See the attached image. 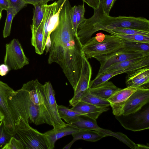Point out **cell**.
<instances>
[{
	"label": "cell",
	"mask_w": 149,
	"mask_h": 149,
	"mask_svg": "<svg viewBox=\"0 0 149 149\" xmlns=\"http://www.w3.org/2000/svg\"><path fill=\"white\" fill-rule=\"evenodd\" d=\"M9 1V0H8Z\"/></svg>",
	"instance_id": "f6af8a7d"
},
{
	"label": "cell",
	"mask_w": 149,
	"mask_h": 149,
	"mask_svg": "<svg viewBox=\"0 0 149 149\" xmlns=\"http://www.w3.org/2000/svg\"><path fill=\"white\" fill-rule=\"evenodd\" d=\"M76 6L74 5L71 7L70 9V15L73 31L74 33L77 35L78 25L76 16Z\"/></svg>",
	"instance_id": "d6a6232c"
},
{
	"label": "cell",
	"mask_w": 149,
	"mask_h": 149,
	"mask_svg": "<svg viewBox=\"0 0 149 149\" xmlns=\"http://www.w3.org/2000/svg\"><path fill=\"white\" fill-rule=\"evenodd\" d=\"M10 7L12 6L8 0H0V11H2L3 10H6Z\"/></svg>",
	"instance_id": "d590c367"
},
{
	"label": "cell",
	"mask_w": 149,
	"mask_h": 149,
	"mask_svg": "<svg viewBox=\"0 0 149 149\" xmlns=\"http://www.w3.org/2000/svg\"><path fill=\"white\" fill-rule=\"evenodd\" d=\"M127 74L125 80L127 87H149V66L132 71Z\"/></svg>",
	"instance_id": "9a60e30c"
},
{
	"label": "cell",
	"mask_w": 149,
	"mask_h": 149,
	"mask_svg": "<svg viewBox=\"0 0 149 149\" xmlns=\"http://www.w3.org/2000/svg\"><path fill=\"white\" fill-rule=\"evenodd\" d=\"M2 120V118L0 116V122Z\"/></svg>",
	"instance_id": "ee69618b"
},
{
	"label": "cell",
	"mask_w": 149,
	"mask_h": 149,
	"mask_svg": "<svg viewBox=\"0 0 149 149\" xmlns=\"http://www.w3.org/2000/svg\"><path fill=\"white\" fill-rule=\"evenodd\" d=\"M14 90L0 80V116L8 131L14 136L16 127L7 103L8 94Z\"/></svg>",
	"instance_id": "9c48e42d"
},
{
	"label": "cell",
	"mask_w": 149,
	"mask_h": 149,
	"mask_svg": "<svg viewBox=\"0 0 149 149\" xmlns=\"http://www.w3.org/2000/svg\"><path fill=\"white\" fill-rule=\"evenodd\" d=\"M13 136L7 130L3 122L1 121L0 122V149H2Z\"/></svg>",
	"instance_id": "f1b7e54d"
},
{
	"label": "cell",
	"mask_w": 149,
	"mask_h": 149,
	"mask_svg": "<svg viewBox=\"0 0 149 149\" xmlns=\"http://www.w3.org/2000/svg\"><path fill=\"white\" fill-rule=\"evenodd\" d=\"M146 56L136 57L114 64L109 67L105 72L130 67L138 63Z\"/></svg>",
	"instance_id": "83f0119b"
},
{
	"label": "cell",
	"mask_w": 149,
	"mask_h": 149,
	"mask_svg": "<svg viewBox=\"0 0 149 149\" xmlns=\"http://www.w3.org/2000/svg\"><path fill=\"white\" fill-rule=\"evenodd\" d=\"M42 1V3L43 4H47L48 2L50 1L53 0H40Z\"/></svg>",
	"instance_id": "b9f144b4"
},
{
	"label": "cell",
	"mask_w": 149,
	"mask_h": 149,
	"mask_svg": "<svg viewBox=\"0 0 149 149\" xmlns=\"http://www.w3.org/2000/svg\"><path fill=\"white\" fill-rule=\"evenodd\" d=\"M118 28L149 32V20L143 17L104 16L95 24L77 35L83 45L95 32L105 29H113Z\"/></svg>",
	"instance_id": "7a4b0ae2"
},
{
	"label": "cell",
	"mask_w": 149,
	"mask_h": 149,
	"mask_svg": "<svg viewBox=\"0 0 149 149\" xmlns=\"http://www.w3.org/2000/svg\"><path fill=\"white\" fill-rule=\"evenodd\" d=\"M73 140L75 141L79 140H83L91 141H97L106 136L102 133L91 130L80 129L77 132L72 135Z\"/></svg>",
	"instance_id": "ffe728a7"
},
{
	"label": "cell",
	"mask_w": 149,
	"mask_h": 149,
	"mask_svg": "<svg viewBox=\"0 0 149 149\" xmlns=\"http://www.w3.org/2000/svg\"><path fill=\"white\" fill-rule=\"evenodd\" d=\"M66 0H58L49 5L44 4V13L41 22L44 35V45L48 36L57 26L60 10Z\"/></svg>",
	"instance_id": "ba28073f"
},
{
	"label": "cell",
	"mask_w": 149,
	"mask_h": 149,
	"mask_svg": "<svg viewBox=\"0 0 149 149\" xmlns=\"http://www.w3.org/2000/svg\"><path fill=\"white\" fill-rule=\"evenodd\" d=\"M2 11H0V21L2 17Z\"/></svg>",
	"instance_id": "7bdbcfd3"
},
{
	"label": "cell",
	"mask_w": 149,
	"mask_h": 149,
	"mask_svg": "<svg viewBox=\"0 0 149 149\" xmlns=\"http://www.w3.org/2000/svg\"><path fill=\"white\" fill-rule=\"evenodd\" d=\"M51 40L50 36H48L46 40L45 45V50L46 54L49 52L51 46Z\"/></svg>",
	"instance_id": "74e56055"
},
{
	"label": "cell",
	"mask_w": 149,
	"mask_h": 149,
	"mask_svg": "<svg viewBox=\"0 0 149 149\" xmlns=\"http://www.w3.org/2000/svg\"><path fill=\"white\" fill-rule=\"evenodd\" d=\"M121 89L116 86L111 81H107L95 88H88V90L92 94L107 100Z\"/></svg>",
	"instance_id": "d6986e66"
},
{
	"label": "cell",
	"mask_w": 149,
	"mask_h": 149,
	"mask_svg": "<svg viewBox=\"0 0 149 149\" xmlns=\"http://www.w3.org/2000/svg\"><path fill=\"white\" fill-rule=\"evenodd\" d=\"M124 47V41L114 36L97 34L91 38L84 45L83 49L88 59L95 56L104 55L113 53Z\"/></svg>",
	"instance_id": "3957f363"
},
{
	"label": "cell",
	"mask_w": 149,
	"mask_h": 149,
	"mask_svg": "<svg viewBox=\"0 0 149 149\" xmlns=\"http://www.w3.org/2000/svg\"><path fill=\"white\" fill-rule=\"evenodd\" d=\"M149 102V87H141L127 100L123 108L122 114L127 115L135 112Z\"/></svg>",
	"instance_id": "8fae6325"
},
{
	"label": "cell",
	"mask_w": 149,
	"mask_h": 149,
	"mask_svg": "<svg viewBox=\"0 0 149 149\" xmlns=\"http://www.w3.org/2000/svg\"><path fill=\"white\" fill-rule=\"evenodd\" d=\"M80 101L101 107H108L110 106V103L107 100L92 94L88 90L82 95Z\"/></svg>",
	"instance_id": "603a6c76"
},
{
	"label": "cell",
	"mask_w": 149,
	"mask_h": 149,
	"mask_svg": "<svg viewBox=\"0 0 149 149\" xmlns=\"http://www.w3.org/2000/svg\"><path fill=\"white\" fill-rule=\"evenodd\" d=\"M110 30L115 33L120 34L127 35L139 34L149 36V31H141L132 29L118 28Z\"/></svg>",
	"instance_id": "f546056e"
},
{
	"label": "cell",
	"mask_w": 149,
	"mask_h": 149,
	"mask_svg": "<svg viewBox=\"0 0 149 149\" xmlns=\"http://www.w3.org/2000/svg\"><path fill=\"white\" fill-rule=\"evenodd\" d=\"M6 11V18L3 33L4 38H6L10 36L13 19L17 14L15 9L12 7L8 8Z\"/></svg>",
	"instance_id": "4316f807"
},
{
	"label": "cell",
	"mask_w": 149,
	"mask_h": 149,
	"mask_svg": "<svg viewBox=\"0 0 149 149\" xmlns=\"http://www.w3.org/2000/svg\"><path fill=\"white\" fill-rule=\"evenodd\" d=\"M33 6L32 23L31 26V32H35L37 29L42 21L44 13V4L40 3Z\"/></svg>",
	"instance_id": "cb8c5ba5"
},
{
	"label": "cell",
	"mask_w": 149,
	"mask_h": 149,
	"mask_svg": "<svg viewBox=\"0 0 149 149\" xmlns=\"http://www.w3.org/2000/svg\"><path fill=\"white\" fill-rule=\"evenodd\" d=\"M77 127L68 124L64 127L54 128L45 132L49 149H53L56 141L63 137L72 135L79 130Z\"/></svg>",
	"instance_id": "2e32d148"
},
{
	"label": "cell",
	"mask_w": 149,
	"mask_h": 149,
	"mask_svg": "<svg viewBox=\"0 0 149 149\" xmlns=\"http://www.w3.org/2000/svg\"><path fill=\"white\" fill-rule=\"evenodd\" d=\"M45 95V102L54 128H59L66 126L60 117L58 110V106L55 98V93L50 82L45 83L43 85Z\"/></svg>",
	"instance_id": "30bf717a"
},
{
	"label": "cell",
	"mask_w": 149,
	"mask_h": 149,
	"mask_svg": "<svg viewBox=\"0 0 149 149\" xmlns=\"http://www.w3.org/2000/svg\"><path fill=\"white\" fill-rule=\"evenodd\" d=\"M71 7L66 0L60 10L58 24L52 32L48 63L58 64L74 90L81 75L85 55L77 35L72 27L70 15Z\"/></svg>",
	"instance_id": "6da1fadb"
},
{
	"label": "cell",
	"mask_w": 149,
	"mask_h": 149,
	"mask_svg": "<svg viewBox=\"0 0 149 149\" xmlns=\"http://www.w3.org/2000/svg\"><path fill=\"white\" fill-rule=\"evenodd\" d=\"M137 149H149V146H147L144 145H142L141 144H137Z\"/></svg>",
	"instance_id": "60d3db41"
},
{
	"label": "cell",
	"mask_w": 149,
	"mask_h": 149,
	"mask_svg": "<svg viewBox=\"0 0 149 149\" xmlns=\"http://www.w3.org/2000/svg\"><path fill=\"white\" fill-rule=\"evenodd\" d=\"M92 73L91 67L88 59L85 56L80 78L74 90V95L69 101L70 106H73L79 101L82 95L88 90Z\"/></svg>",
	"instance_id": "7c38bea8"
},
{
	"label": "cell",
	"mask_w": 149,
	"mask_h": 149,
	"mask_svg": "<svg viewBox=\"0 0 149 149\" xmlns=\"http://www.w3.org/2000/svg\"><path fill=\"white\" fill-rule=\"evenodd\" d=\"M6 47L4 63L8 66L10 70L22 69L29 64V60L17 39H13L6 44Z\"/></svg>",
	"instance_id": "8992f818"
},
{
	"label": "cell",
	"mask_w": 149,
	"mask_h": 149,
	"mask_svg": "<svg viewBox=\"0 0 149 149\" xmlns=\"http://www.w3.org/2000/svg\"><path fill=\"white\" fill-rule=\"evenodd\" d=\"M31 33V45L35 47L36 52L42 55L45 50L44 31L42 23L36 31Z\"/></svg>",
	"instance_id": "44dd1931"
},
{
	"label": "cell",
	"mask_w": 149,
	"mask_h": 149,
	"mask_svg": "<svg viewBox=\"0 0 149 149\" xmlns=\"http://www.w3.org/2000/svg\"><path fill=\"white\" fill-rule=\"evenodd\" d=\"M125 129L136 132L149 128V102L137 111L127 115L115 116Z\"/></svg>",
	"instance_id": "277c9868"
},
{
	"label": "cell",
	"mask_w": 149,
	"mask_h": 149,
	"mask_svg": "<svg viewBox=\"0 0 149 149\" xmlns=\"http://www.w3.org/2000/svg\"><path fill=\"white\" fill-rule=\"evenodd\" d=\"M9 1L12 7L15 9L17 14L27 5V4L22 0H9Z\"/></svg>",
	"instance_id": "836d02e7"
},
{
	"label": "cell",
	"mask_w": 149,
	"mask_h": 149,
	"mask_svg": "<svg viewBox=\"0 0 149 149\" xmlns=\"http://www.w3.org/2000/svg\"><path fill=\"white\" fill-rule=\"evenodd\" d=\"M16 134L25 149H49L46 136L30 126L17 129Z\"/></svg>",
	"instance_id": "5b68a950"
},
{
	"label": "cell",
	"mask_w": 149,
	"mask_h": 149,
	"mask_svg": "<svg viewBox=\"0 0 149 149\" xmlns=\"http://www.w3.org/2000/svg\"><path fill=\"white\" fill-rule=\"evenodd\" d=\"M58 110L61 118L70 125L77 121L80 115H85L84 114L72 110L62 105H58Z\"/></svg>",
	"instance_id": "7402d4cb"
},
{
	"label": "cell",
	"mask_w": 149,
	"mask_h": 149,
	"mask_svg": "<svg viewBox=\"0 0 149 149\" xmlns=\"http://www.w3.org/2000/svg\"><path fill=\"white\" fill-rule=\"evenodd\" d=\"M103 31L119 38L123 41H137L149 43V36L143 35H127L117 33L110 29H105Z\"/></svg>",
	"instance_id": "484cf974"
},
{
	"label": "cell",
	"mask_w": 149,
	"mask_h": 149,
	"mask_svg": "<svg viewBox=\"0 0 149 149\" xmlns=\"http://www.w3.org/2000/svg\"><path fill=\"white\" fill-rule=\"evenodd\" d=\"M149 56V54L122 49L113 53L93 57L100 63V66L97 75L105 72L111 66L125 61L136 57Z\"/></svg>",
	"instance_id": "52a82bcc"
},
{
	"label": "cell",
	"mask_w": 149,
	"mask_h": 149,
	"mask_svg": "<svg viewBox=\"0 0 149 149\" xmlns=\"http://www.w3.org/2000/svg\"><path fill=\"white\" fill-rule=\"evenodd\" d=\"M73 140L70 142L69 143L65 146L63 148V149H69L70 148L73 144L74 143Z\"/></svg>",
	"instance_id": "ab89813d"
},
{
	"label": "cell",
	"mask_w": 149,
	"mask_h": 149,
	"mask_svg": "<svg viewBox=\"0 0 149 149\" xmlns=\"http://www.w3.org/2000/svg\"><path fill=\"white\" fill-rule=\"evenodd\" d=\"M2 149H25L24 145L20 139L12 136L9 142Z\"/></svg>",
	"instance_id": "4dcf8cb0"
},
{
	"label": "cell",
	"mask_w": 149,
	"mask_h": 149,
	"mask_svg": "<svg viewBox=\"0 0 149 149\" xmlns=\"http://www.w3.org/2000/svg\"><path fill=\"white\" fill-rule=\"evenodd\" d=\"M124 41V48L126 50L149 54V43L137 42Z\"/></svg>",
	"instance_id": "d4e9b609"
},
{
	"label": "cell",
	"mask_w": 149,
	"mask_h": 149,
	"mask_svg": "<svg viewBox=\"0 0 149 149\" xmlns=\"http://www.w3.org/2000/svg\"><path fill=\"white\" fill-rule=\"evenodd\" d=\"M8 66L5 64L0 65V75L1 76L6 75L9 71Z\"/></svg>",
	"instance_id": "8d00e7d4"
},
{
	"label": "cell",
	"mask_w": 149,
	"mask_h": 149,
	"mask_svg": "<svg viewBox=\"0 0 149 149\" xmlns=\"http://www.w3.org/2000/svg\"><path fill=\"white\" fill-rule=\"evenodd\" d=\"M26 4H30L33 6L42 3L40 0H22Z\"/></svg>",
	"instance_id": "f35d334b"
},
{
	"label": "cell",
	"mask_w": 149,
	"mask_h": 149,
	"mask_svg": "<svg viewBox=\"0 0 149 149\" xmlns=\"http://www.w3.org/2000/svg\"><path fill=\"white\" fill-rule=\"evenodd\" d=\"M140 87H128L121 88L107 99L112 108L113 113L115 116L122 114L123 108L125 102Z\"/></svg>",
	"instance_id": "5bb4252c"
},
{
	"label": "cell",
	"mask_w": 149,
	"mask_h": 149,
	"mask_svg": "<svg viewBox=\"0 0 149 149\" xmlns=\"http://www.w3.org/2000/svg\"><path fill=\"white\" fill-rule=\"evenodd\" d=\"M84 3L76 6V16L77 23L78 26L83 23L86 19L84 16L85 8Z\"/></svg>",
	"instance_id": "1f68e13d"
},
{
	"label": "cell",
	"mask_w": 149,
	"mask_h": 149,
	"mask_svg": "<svg viewBox=\"0 0 149 149\" xmlns=\"http://www.w3.org/2000/svg\"><path fill=\"white\" fill-rule=\"evenodd\" d=\"M94 10H97L99 6L100 0H82Z\"/></svg>",
	"instance_id": "e575fe53"
},
{
	"label": "cell",
	"mask_w": 149,
	"mask_h": 149,
	"mask_svg": "<svg viewBox=\"0 0 149 149\" xmlns=\"http://www.w3.org/2000/svg\"><path fill=\"white\" fill-rule=\"evenodd\" d=\"M116 0H100L98 8L94 10L93 15L86 19L77 28V34L80 33L97 23L104 16L109 15V13Z\"/></svg>",
	"instance_id": "4fadbf2b"
},
{
	"label": "cell",
	"mask_w": 149,
	"mask_h": 149,
	"mask_svg": "<svg viewBox=\"0 0 149 149\" xmlns=\"http://www.w3.org/2000/svg\"><path fill=\"white\" fill-rule=\"evenodd\" d=\"M70 109L96 120L102 113L107 111L110 108L97 107L80 101Z\"/></svg>",
	"instance_id": "ac0fdd59"
},
{
	"label": "cell",
	"mask_w": 149,
	"mask_h": 149,
	"mask_svg": "<svg viewBox=\"0 0 149 149\" xmlns=\"http://www.w3.org/2000/svg\"><path fill=\"white\" fill-rule=\"evenodd\" d=\"M71 125L79 129H86L97 131L103 134L106 136H113L114 132L100 127L97 125L96 120L87 116L81 115L79 120Z\"/></svg>",
	"instance_id": "e0dca14e"
}]
</instances>
